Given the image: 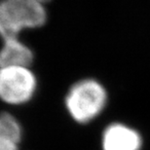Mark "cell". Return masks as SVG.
Listing matches in <instances>:
<instances>
[{
    "instance_id": "cell-3",
    "label": "cell",
    "mask_w": 150,
    "mask_h": 150,
    "mask_svg": "<svg viewBox=\"0 0 150 150\" xmlns=\"http://www.w3.org/2000/svg\"><path fill=\"white\" fill-rule=\"evenodd\" d=\"M36 79L28 67H0V100L10 104H21L31 98Z\"/></svg>"
},
{
    "instance_id": "cell-6",
    "label": "cell",
    "mask_w": 150,
    "mask_h": 150,
    "mask_svg": "<svg viewBox=\"0 0 150 150\" xmlns=\"http://www.w3.org/2000/svg\"><path fill=\"white\" fill-rule=\"evenodd\" d=\"M22 129L16 118L9 113H0V150H19Z\"/></svg>"
},
{
    "instance_id": "cell-5",
    "label": "cell",
    "mask_w": 150,
    "mask_h": 150,
    "mask_svg": "<svg viewBox=\"0 0 150 150\" xmlns=\"http://www.w3.org/2000/svg\"><path fill=\"white\" fill-rule=\"evenodd\" d=\"M33 61V54L21 41L5 43L0 50V67H29Z\"/></svg>"
},
{
    "instance_id": "cell-1",
    "label": "cell",
    "mask_w": 150,
    "mask_h": 150,
    "mask_svg": "<svg viewBox=\"0 0 150 150\" xmlns=\"http://www.w3.org/2000/svg\"><path fill=\"white\" fill-rule=\"evenodd\" d=\"M46 19L43 3L38 0H1L0 37L3 44L20 41L18 35L23 29L39 28Z\"/></svg>"
},
{
    "instance_id": "cell-2",
    "label": "cell",
    "mask_w": 150,
    "mask_h": 150,
    "mask_svg": "<svg viewBox=\"0 0 150 150\" xmlns=\"http://www.w3.org/2000/svg\"><path fill=\"white\" fill-rule=\"evenodd\" d=\"M106 93L95 80H83L71 87L65 100L70 115L79 123H87L104 107Z\"/></svg>"
},
{
    "instance_id": "cell-7",
    "label": "cell",
    "mask_w": 150,
    "mask_h": 150,
    "mask_svg": "<svg viewBox=\"0 0 150 150\" xmlns=\"http://www.w3.org/2000/svg\"><path fill=\"white\" fill-rule=\"evenodd\" d=\"M38 1H40L41 3H46L48 1H50V0H38Z\"/></svg>"
},
{
    "instance_id": "cell-4",
    "label": "cell",
    "mask_w": 150,
    "mask_h": 150,
    "mask_svg": "<svg viewBox=\"0 0 150 150\" xmlns=\"http://www.w3.org/2000/svg\"><path fill=\"white\" fill-rule=\"evenodd\" d=\"M140 145L139 134L122 124L109 126L103 133V150H139Z\"/></svg>"
}]
</instances>
